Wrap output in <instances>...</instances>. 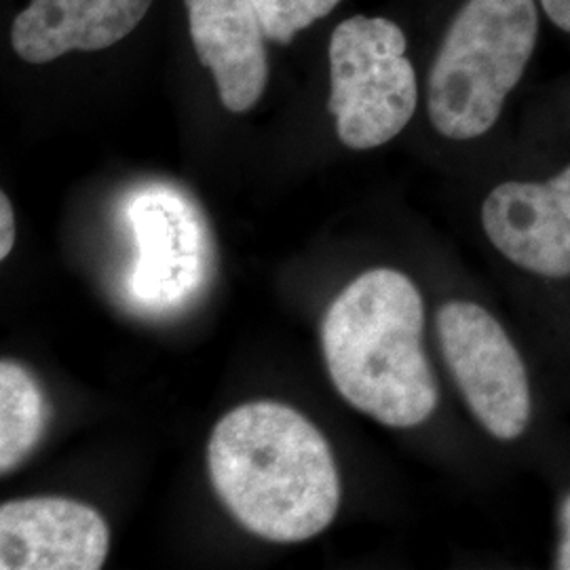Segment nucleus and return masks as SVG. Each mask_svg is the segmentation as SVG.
<instances>
[{
	"label": "nucleus",
	"mask_w": 570,
	"mask_h": 570,
	"mask_svg": "<svg viewBox=\"0 0 570 570\" xmlns=\"http://www.w3.org/2000/svg\"><path fill=\"white\" fill-rule=\"evenodd\" d=\"M423 330L425 303L407 275L395 268L362 273L324 320V355L336 391L387 428L423 425L440 402Z\"/></svg>",
	"instance_id": "f03ea898"
},
{
	"label": "nucleus",
	"mask_w": 570,
	"mask_h": 570,
	"mask_svg": "<svg viewBox=\"0 0 570 570\" xmlns=\"http://www.w3.org/2000/svg\"><path fill=\"white\" fill-rule=\"evenodd\" d=\"M560 529H562V539L556 556V569L570 570V494L564 499L560 510Z\"/></svg>",
	"instance_id": "4468645a"
},
{
	"label": "nucleus",
	"mask_w": 570,
	"mask_h": 570,
	"mask_svg": "<svg viewBox=\"0 0 570 570\" xmlns=\"http://www.w3.org/2000/svg\"><path fill=\"white\" fill-rule=\"evenodd\" d=\"M482 228L511 265L570 277V165L546 183H503L482 204Z\"/></svg>",
	"instance_id": "423d86ee"
},
{
	"label": "nucleus",
	"mask_w": 570,
	"mask_h": 570,
	"mask_svg": "<svg viewBox=\"0 0 570 570\" xmlns=\"http://www.w3.org/2000/svg\"><path fill=\"white\" fill-rule=\"evenodd\" d=\"M153 0H30L11 28L21 60L47 63L70 51H102L122 41Z\"/></svg>",
	"instance_id": "1a4fd4ad"
},
{
	"label": "nucleus",
	"mask_w": 570,
	"mask_h": 570,
	"mask_svg": "<svg viewBox=\"0 0 570 570\" xmlns=\"http://www.w3.org/2000/svg\"><path fill=\"white\" fill-rule=\"evenodd\" d=\"M546 16L550 18L560 30L570 32V0H541Z\"/></svg>",
	"instance_id": "2eb2a0df"
},
{
	"label": "nucleus",
	"mask_w": 570,
	"mask_h": 570,
	"mask_svg": "<svg viewBox=\"0 0 570 570\" xmlns=\"http://www.w3.org/2000/svg\"><path fill=\"white\" fill-rule=\"evenodd\" d=\"M265 26L266 39L289 45L298 32L324 20L341 0H252Z\"/></svg>",
	"instance_id": "f8f14e48"
},
{
	"label": "nucleus",
	"mask_w": 570,
	"mask_h": 570,
	"mask_svg": "<svg viewBox=\"0 0 570 570\" xmlns=\"http://www.w3.org/2000/svg\"><path fill=\"white\" fill-rule=\"evenodd\" d=\"M110 548L100 511L61 497L0 505V569L98 570Z\"/></svg>",
	"instance_id": "0eeeda50"
},
{
	"label": "nucleus",
	"mask_w": 570,
	"mask_h": 570,
	"mask_svg": "<svg viewBox=\"0 0 570 570\" xmlns=\"http://www.w3.org/2000/svg\"><path fill=\"white\" fill-rule=\"evenodd\" d=\"M47 400L39 381L18 362H0V473L7 475L39 446Z\"/></svg>",
	"instance_id": "9b49d317"
},
{
	"label": "nucleus",
	"mask_w": 570,
	"mask_h": 570,
	"mask_svg": "<svg viewBox=\"0 0 570 570\" xmlns=\"http://www.w3.org/2000/svg\"><path fill=\"white\" fill-rule=\"evenodd\" d=\"M435 326L450 374L478 423L501 442L522 438L532 414L529 370L508 330L471 301L446 303Z\"/></svg>",
	"instance_id": "39448f33"
},
{
	"label": "nucleus",
	"mask_w": 570,
	"mask_h": 570,
	"mask_svg": "<svg viewBox=\"0 0 570 570\" xmlns=\"http://www.w3.org/2000/svg\"><path fill=\"white\" fill-rule=\"evenodd\" d=\"M129 223L140 247L134 292L153 305L180 301L199 271V228L190 207L167 190L142 193L129 205Z\"/></svg>",
	"instance_id": "9d476101"
},
{
	"label": "nucleus",
	"mask_w": 570,
	"mask_h": 570,
	"mask_svg": "<svg viewBox=\"0 0 570 570\" xmlns=\"http://www.w3.org/2000/svg\"><path fill=\"white\" fill-rule=\"evenodd\" d=\"M207 468L226 510L273 543L313 539L341 505L326 438L279 402H252L225 414L212 431Z\"/></svg>",
	"instance_id": "f257e3e1"
},
{
	"label": "nucleus",
	"mask_w": 570,
	"mask_h": 570,
	"mask_svg": "<svg viewBox=\"0 0 570 570\" xmlns=\"http://www.w3.org/2000/svg\"><path fill=\"white\" fill-rule=\"evenodd\" d=\"M330 100L341 142L370 150L404 131L419 104L406 35L387 18L355 16L330 39Z\"/></svg>",
	"instance_id": "20e7f679"
},
{
	"label": "nucleus",
	"mask_w": 570,
	"mask_h": 570,
	"mask_svg": "<svg viewBox=\"0 0 570 570\" xmlns=\"http://www.w3.org/2000/svg\"><path fill=\"white\" fill-rule=\"evenodd\" d=\"M537 35L534 0H468L429 70L431 125L449 140L489 134L529 66Z\"/></svg>",
	"instance_id": "7ed1b4c3"
},
{
	"label": "nucleus",
	"mask_w": 570,
	"mask_h": 570,
	"mask_svg": "<svg viewBox=\"0 0 570 570\" xmlns=\"http://www.w3.org/2000/svg\"><path fill=\"white\" fill-rule=\"evenodd\" d=\"M195 53L212 72L220 102L247 112L268 81L266 32L252 0H184Z\"/></svg>",
	"instance_id": "6e6552de"
},
{
	"label": "nucleus",
	"mask_w": 570,
	"mask_h": 570,
	"mask_svg": "<svg viewBox=\"0 0 570 570\" xmlns=\"http://www.w3.org/2000/svg\"><path fill=\"white\" fill-rule=\"evenodd\" d=\"M16 244V218H13V207L9 197L2 193L0 195V261L9 256Z\"/></svg>",
	"instance_id": "ddd939ff"
}]
</instances>
